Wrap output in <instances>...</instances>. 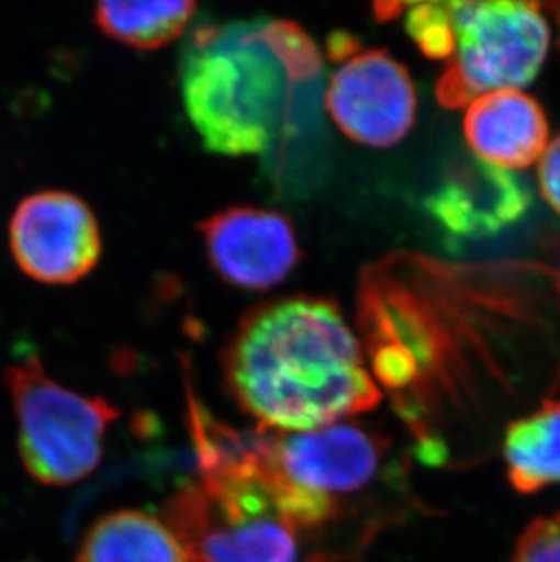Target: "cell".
<instances>
[{
	"label": "cell",
	"instance_id": "cell-13",
	"mask_svg": "<svg viewBox=\"0 0 560 562\" xmlns=\"http://www.w3.org/2000/svg\"><path fill=\"white\" fill-rule=\"evenodd\" d=\"M503 453L507 479L518 494L560 484V398L507 426Z\"/></svg>",
	"mask_w": 560,
	"mask_h": 562
},
{
	"label": "cell",
	"instance_id": "cell-11",
	"mask_svg": "<svg viewBox=\"0 0 560 562\" xmlns=\"http://www.w3.org/2000/svg\"><path fill=\"white\" fill-rule=\"evenodd\" d=\"M464 137L477 159L501 170L535 165L550 144V126L539 102L520 90H497L468 104Z\"/></svg>",
	"mask_w": 560,
	"mask_h": 562
},
{
	"label": "cell",
	"instance_id": "cell-17",
	"mask_svg": "<svg viewBox=\"0 0 560 562\" xmlns=\"http://www.w3.org/2000/svg\"><path fill=\"white\" fill-rule=\"evenodd\" d=\"M539 187L545 201L560 215V133L540 157Z\"/></svg>",
	"mask_w": 560,
	"mask_h": 562
},
{
	"label": "cell",
	"instance_id": "cell-16",
	"mask_svg": "<svg viewBox=\"0 0 560 562\" xmlns=\"http://www.w3.org/2000/svg\"><path fill=\"white\" fill-rule=\"evenodd\" d=\"M512 562H560V512L531 520L513 548Z\"/></svg>",
	"mask_w": 560,
	"mask_h": 562
},
{
	"label": "cell",
	"instance_id": "cell-1",
	"mask_svg": "<svg viewBox=\"0 0 560 562\" xmlns=\"http://www.w3.org/2000/svg\"><path fill=\"white\" fill-rule=\"evenodd\" d=\"M323 55L295 22L201 24L186 38L180 93L212 154H265L315 117Z\"/></svg>",
	"mask_w": 560,
	"mask_h": 562
},
{
	"label": "cell",
	"instance_id": "cell-4",
	"mask_svg": "<svg viewBox=\"0 0 560 562\" xmlns=\"http://www.w3.org/2000/svg\"><path fill=\"white\" fill-rule=\"evenodd\" d=\"M257 431L259 464L280 506L312 537L376 488L392 457L387 437L351 423L293 434Z\"/></svg>",
	"mask_w": 560,
	"mask_h": 562
},
{
	"label": "cell",
	"instance_id": "cell-6",
	"mask_svg": "<svg viewBox=\"0 0 560 562\" xmlns=\"http://www.w3.org/2000/svg\"><path fill=\"white\" fill-rule=\"evenodd\" d=\"M453 55L437 85L445 108L468 106L477 97L518 90L539 75L550 48V26L535 2H449Z\"/></svg>",
	"mask_w": 560,
	"mask_h": 562
},
{
	"label": "cell",
	"instance_id": "cell-14",
	"mask_svg": "<svg viewBox=\"0 0 560 562\" xmlns=\"http://www.w3.org/2000/svg\"><path fill=\"white\" fill-rule=\"evenodd\" d=\"M195 11V2H101L96 21L102 32L138 49L163 48L182 35Z\"/></svg>",
	"mask_w": 560,
	"mask_h": 562
},
{
	"label": "cell",
	"instance_id": "cell-10",
	"mask_svg": "<svg viewBox=\"0 0 560 562\" xmlns=\"http://www.w3.org/2000/svg\"><path fill=\"white\" fill-rule=\"evenodd\" d=\"M529 202V191L512 171L477 159L446 176L426 199V210L449 237L482 239L524 217Z\"/></svg>",
	"mask_w": 560,
	"mask_h": 562
},
{
	"label": "cell",
	"instance_id": "cell-18",
	"mask_svg": "<svg viewBox=\"0 0 560 562\" xmlns=\"http://www.w3.org/2000/svg\"><path fill=\"white\" fill-rule=\"evenodd\" d=\"M557 290H559V297H560V250H559V259H557Z\"/></svg>",
	"mask_w": 560,
	"mask_h": 562
},
{
	"label": "cell",
	"instance_id": "cell-7",
	"mask_svg": "<svg viewBox=\"0 0 560 562\" xmlns=\"http://www.w3.org/2000/svg\"><path fill=\"white\" fill-rule=\"evenodd\" d=\"M329 49L338 60L324 102L338 130L354 143L390 148L406 137L417 115L412 77L384 49H359L335 33Z\"/></svg>",
	"mask_w": 560,
	"mask_h": 562
},
{
	"label": "cell",
	"instance_id": "cell-12",
	"mask_svg": "<svg viewBox=\"0 0 560 562\" xmlns=\"http://www.w3.org/2000/svg\"><path fill=\"white\" fill-rule=\"evenodd\" d=\"M77 562H193L163 517L119 509L91 526Z\"/></svg>",
	"mask_w": 560,
	"mask_h": 562
},
{
	"label": "cell",
	"instance_id": "cell-8",
	"mask_svg": "<svg viewBox=\"0 0 560 562\" xmlns=\"http://www.w3.org/2000/svg\"><path fill=\"white\" fill-rule=\"evenodd\" d=\"M10 245L26 276L46 284H71L101 257V229L88 204L66 191H41L19 204Z\"/></svg>",
	"mask_w": 560,
	"mask_h": 562
},
{
	"label": "cell",
	"instance_id": "cell-2",
	"mask_svg": "<svg viewBox=\"0 0 560 562\" xmlns=\"http://www.w3.org/2000/svg\"><path fill=\"white\" fill-rule=\"evenodd\" d=\"M227 387L259 428L307 431L381 403L362 348L324 299H284L244 318L224 356Z\"/></svg>",
	"mask_w": 560,
	"mask_h": 562
},
{
	"label": "cell",
	"instance_id": "cell-5",
	"mask_svg": "<svg viewBox=\"0 0 560 562\" xmlns=\"http://www.w3.org/2000/svg\"><path fill=\"white\" fill-rule=\"evenodd\" d=\"M5 386L19 425L21 459L33 479L68 486L99 467L108 430L119 419L116 406L60 386L35 356L8 367Z\"/></svg>",
	"mask_w": 560,
	"mask_h": 562
},
{
	"label": "cell",
	"instance_id": "cell-19",
	"mask_svg": "<svg viewBox=\"0 0 560 562\" xmlns=\"http://www.w3.org/2000/svg\"><path fill=\"white\" fill-rule=\"evenodd\" d=\"M560 16V15H559Z\"/></svg>",
	"mask_w": 560,
	"mask_h": 562
},
{
	"label": "cell",
	"instance_id": "cell-3",
	"mask_svg": "<svg viewBox=\"0 0 560 562\" xmlns=\"http://www.w3.org/2000/svg\"><path fill=\"white\" fill-rule=\"evenodd\" d=\"M255 445L257 431H215L195 448L199 479L166 501L163 520L193 562H315L313 537L280 509Z\"/></svg>",
	"mask_w": 560,
	"mask_h": 562
},
{
	"label": "cell",
	"instance_id": "cell-15",
	"mask_svg": "<svg viewBox=\"0 0 560 562\" xmlns=\"http://www.w3.org/2000/svg\"><path fill=\"white\" fill-rule=\"evenodd\" d=\"M406 30L426 57L448 60L453 55L455 32L449 2L406 5Z\"/></svg>",
	"mask_w": 560,
	"mask_h": 562
},
{
	"label": "cell",
	"instance_id": "cell-9",
	"mask_svg": "<svg viewBox=\"0 0 560 562\" xmlns=\"http://www.w3.org/2000/svg\"><path fill=\"white\" fill-rule=\"evenodd\" d=\"M210 265L232 286L268 290L284 281L299 260L290 218L265 207L232 206L199 226Z\"/></svg>",
	"mask_w": 560,
	"mask_h": 562
}]
</instances>
